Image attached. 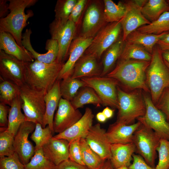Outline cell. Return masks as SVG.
I'll return each instance as SVG.
<instances>
[{
    "mask_svg": "<svg viewBox=\"0 0 169 169\" xmlns=\"http://www.w3.org/2000/svg\"><path fill=\"white\" fill-rule=\"evenodd\" d=\"M150 61L118 60L114 68L105 76L116 80L124 89H141L150 92L146 81V72Z\"/></svg>",
    "mask_w": 169,
    "mask_h": 169,
    "instance_id": "obj_1",
    "label": "cell"
},
{
    "mask_svg": "<svg viewBox=\"0 0 169 169\" xmlns=\"http://www.w3.org/2000/svg\"><path fill=\"white\" fill-rule=\"evenodd\" d=\"M9 13L0 19V32L10 33L15 38L19 46L25 49L22 43V32L27 26L28 19L33 16L32 10L25 12L26 8L32 6L37 0H9Z\"/></svg>",
    "mask_w": 169,
    "mask_h": 169,
    "instance_id": "obj_2",
    "label": "cell"
},
{
    "mask_svg": "<svg viewBox=\"0 0 169 169\" xmlns=\"http://www.w3.org/2000/svg\"><path fill=\"white\" fill-rule=\"evenodd\" d=\"M64 63L56 59L50 64L36 60L25 62L26 83L34 90L46 93L57 80Z\"/></svg>",
    "mask_w": 169,
    "mask_h": 169,
    "instance_id": "obj_3",
    "label": "cell"
},
{
    "mask_svg": "<svg viewBox=\"0 0 169 169\" xmlns=\"http://www.w3.org/2000/svg\"><path fill=\"white\" fill-rule=\"evenodd\" d=\"M142 90H124L117 86L119 108L117 121L130 125L145 115L146 108Z\"/></svg>",
    "mask_w": 169,
    "mask_h": 169,
    "instance_id": "obj_4",
    "label": "cell"
},
{
    "mask_svg": "<svg viewBox=\"0 0 169 169\" xmlns=\"http://www.w3.org/2000/svg\"><path fill=\"white\" fill-rule=\"evenodd\" d=\"M146 81L155 105L163 90L169 86V69L157 44L154 48L150 64L146 72Z\"/></svg>",
    "mask_w": 169,
    "mask_h": 169,
    "instance_id": "obj_5",
    "label": "cell"
},
{
    "mask_svg": "<svg viewBox=\"0 0 169 169\" xmlns=\"http://www.w3.org/2000/svg\"><path fill=\"white\" fill-rule=\"evenodd\" d=\"M21 108L25 121L42 126L45 111V93L34 90L26 83L20 87Z\"/></svg>",
    "mask_w": 169,
    "mask_h": 169,
    "instance_id": "obj_6",
    "label": "cell"
},
{
    "mask_svg": "<svg viewBox=\"0 0 169 169\" xmlns=\"http://www.w3.org/2000/svg\"><path fill=\"white\" fill-rule=\"evenodd\" d=\"M160 139L152 129L141 123L133 134L132 143L135 146L136 152L153 167H154Z\"/></svg>",
    "mask_w": 169,
    "mask_h": 169,
    "instance_id": "obj_7",
    "label": "cell"
},
{
    "mask_svg": "<svg viewBox=\"0 0 169 169\" xmlns=\"http://www.w3.org/2000/svg\"><path fill=\"white\" fill-rule=\"evenodd\" d=\"M80 79L86 86L95 90L102 100L103 105L118 109L117 87L119 84L116 80L106 76L84 77Z\"/></svg>",
    "mask_w": 169,
    "mask_h": 169,
    "instance_id": "obj_8",
    "label": "cell"
},
{
    "mask_svg": "<svg viewBox=\"0 0 169 169\" xmlns=\"http://www.w3.org/2000/svg\"><path fill=\"white\" fill-rule=\"evenodd\" d=\"M76 24L68 20L63 21L54 19L49 25L51 38L56 40L59 46L56 60L64 63L69 55V49L76 33Z\"/></svg>",
    "mask_w": 169,
    "mask_h": 169,
    "instance_id": "obj_9",
    "label": "cell"
},
{
    "mask_svg": "<svg viewBox=\"0 0 169 169\" xmlns=\"http://www.w3.org/2000/svg\"><path fill=\"white\" fill-rule=\"evenodd\" d=\"M122 29L120 20L106 25L94 36L84 53L92 54L100 59L103 53L119 38Z\"/></svg>",
    "mask_w": 169,
    "mask_h": 169,
    "instance_id": "obj_10",
    "label": "cell"
},
{
    "mask_svg": "<svg viewBox=\"0 0 169 169\" xmlns=\"http://www.w3.org/2000/svg\"><path fill=\"white\" fill-rule=\"evenodd\" d=\"M143 91L146 105L145 115L137 120L152 129L161 138L169 140V123L164 114L153 103L151 98Z\"/></svg>",
    "mask_w": 169,
    "mask_h": 169,
    "instance_id": "obj_11",
    "label": "cell"
},
{
    "mask_svg": "<svg viewBox=\"0 0 169 169\" xmlns=\"http://www.w3.org/2000/svg\"><path fill=\"white\" fill-rule=\"evenodd\" d=\"M147 1L129 0L123 1L126 12L120 21L123 30L122 38L124 41L132 32L142 26L151 23L145 18L141 12L142 8Z\"/></svg>",
    "mask_w": 169,
    "mask_h": 169,
    "instance_id": "obj_12",
    "label": "cell"
},
{
    "mask_svg": "<svg viewBox=\"0 0 169 169\" xmlns=\"http://www.w3.org/2000/svg\"><path fill=\"white\" fill-rule=\"evenodd\" d=\"M25 62L0 50V77L20 87L25 84Z\"/></svg>",
    "mask_w": 169,
    "mask_h": 169,
    "instance_id": "obj_13",
    "label": "cell"
},
{
    "mask_svg": "<svg viewBox=\"0 0 169 169\" xmlns=\"http://www.w3.org/2000/svg\"><path fill=\"white\" fill-rule=\"evenodd\" d=\"M36 124L25 121L21 125L14 137V147L22 163L27 164L34 155L35 147L28 139L30 134L34 131Z\"/></svg>",
    "mask_w": 169,
    "mask_h": 169,
    "instance_id": "obj_14",
    "label": "cell"
},
{
    "mask_svg": "<svg viewBox=\"0 0 169 169\" xmlns=\"http://www.w3.org/2000/svg\"><path fill=\"white\" fill-rule=\"evenodd\" d=\"M107 23L104 15V7L99 1H94L85 11L80 35L85 38L94 37Z\"/></svg>",
    "mask_w": 169,
    "mask_h": 169,
    "instance_id": "obj_15",
    "label": "cell"
},
{
    "mask_svg": "<svg viewBox=\"0 0 169 169\" xmlns=\"http://www.w3.org/2000/svg\"><path fill=\"white\" fill-rule=\"evenodd\" d=\"M82 116L78 109L73 107L70 101L61 98L54 117V132H62L78 121Z\"/></svg>",
    "mask_w": 169,
    "mask_h": 169,
    "instance_id": "obj_16",
    "label": "cell"
},
{
    "mask_svg": "<svg viewBox=\"0 0 169 169\" xmlns=\"http://www.w3.org/2000/svg\"><path fill=\"white\" fill-rule=\"evenodd\" d=\"M93 38L80 35L74 38L69 49V58L63 66L57 80H61L71 76L75 64L90 46Z\"/></svg>",
    "mask_w": 169,
    "mask_h": 169,
    "instance_id": "obj_17",
    "label": "cell"
},
{
    "mask_svg": "<svg viewBox=\"0 0 169 169\" xmlns=\"http://www.w3.org/2000/svg\"><path fill=\"white\" fill-rule=\"evenodd\" d=\"M106 131L98 123L93 125L84 138L88 146L104 160H110L111 144L106 136Z\"/></svg>",
    "mask_w": 169,
    "mask_h": 169,
    "instance_id": "obj_18",
    "label": "cell"
},
{
    "mask_svg": "<svg viewBox=\"0 0 169 169\" xmlns=\"http://www.w3.org/2000/svg\"><path fill=\"white\" fill-rule=\"evenodd\" d=\"M94 116L92 110L88 107L86 108L84 114L78 121L54 137L65 139L69 142L76 139L85 138L93 126Z\"/></svg>",
    "mask_w": 169,
    "mask_h": 169,
    "instance_id": "obj_19",
    "label": "cell"
},
{
    "mask_svg": "<svg viewBox=\"0 0 169 169\" xmlns=\"http://www.w3.org/2000/svg\"><path fill=\"white\" fill-rule=\"evenodd\" d=\"M69 142L52 136L42 147L46 157L56 166L69 159Z\"/></svg>",
    "mask_w": 169,
    "mask_h": 169,
    "instance_id": "obj_20",
    "label": "cell"
},
{
    "mask_svg": "<svg viewBox=\"0 0 169 169\" xmlns=\"http://www.w3.org/2000/svg\"><path fill=\"white\" fill-rule=\"evenodd\" d=\"M141 124L139 121L130 125L116 121L110 125L106 131L107 140L111 144L132 143L134 133Z\"/></svg>",
    "mask_w": 169,
    "mask_h": 169,
    "instance_id": "obj_21",
    "label": "cell"
},
{
    "mask_svg": "<svg viewBox=\"0 0 169 169\" xmlns=\"http://www.w3.org/2000/svg\"><path fill=\"white\" fill-rule=\"evenodd\" d=\"M94 55L84 53L75 64L71 77L81 79L101 76L102 69Z\"/></svg>",
    "mask_w": 169,
    "mask_h": 169,
    "instance_id": "obj_22",
    "label": "cell"
},
{
    "mask_svg": "<svg viewBox=\"0 0 169 169\" xmlns=\"http://www.w3.org/2000/svg\"><path fill=\"white\" fill-rule=\"evenodd\" d=\"M60 80H57L51 89L45 94V111L43 119V128L48 125L53 134L54 113L58 108L61 96L60 90Z\"/></svg>",
    "mask_w": 169,
    "mask_h": 169,
    "instance_id": "obj_23",
    "label": "cell"
},
{
    "mask_svg": "<svg viewBox=\"0 0 169 169\" xmlns=\"http://www.w3.org/2000/svg\"><path fill=\"white\" fill-rule=\"evenodd\" d=\"M111 156L109 160L114 169L122 166L128 167L133 160L132 156L136 152V147L133 143L111 144Z\"/></svg>",
    "mask_w": 169,
    "mask_h": 169,
    "instance_id": "obj_24",
    "label": "cell"
},
{
    "mask_svg": "<svg viewBox=\"0 0 169 169\" xmlns=\"http://www.w3.org/2000/svg\"><path fill=\"white\" fill-rule=\"evenodd\" d=\"M0 50L23 62L34 61L31 53L19 46L13 36L7 32H0Z\"/></svg>",
    "mask_w": 169,
    "mask_h": 169,
    "instance_id": "obj_25",
    "label": "cell"
},
{
    "mask_svg": "<svg viewBox=\"0 0 169 169\" xmlns=\"http://www.w3.org/2000/svg\"><path fill=\"white\" fill-rule=\"evenodd\" d=\"M167 32L155 34L142 33L136 30L128 35L125 42L140 45L152 54L155 46Z\"/></svg>",
    "mask_w": 169,
    "mask_h": 169,
    "instance_id": "obj_26",
    "label": "cell"
},
{
    "mask_svg": "<svg viewBox=\"0 0 169 169\" xmlns=\"http://www.w3.org/2000/svg\"><path fill=\"white\" fill-rule=\"evenodd\" d=\"M20 96L16 98L10 106L8 117V125L6 130L14 136L22 124L25 121V116L21 111Z\"/></svg>",
    "mask_w": 169,
    "mask_h": 169,
    "instance_id": "obj_27",
    "label": "cell"
},
{
    "mask_svg": "<svg viewBox=\"0 0 169 169\" xmlns=\"http://www.w3.org/2000/svg\"><path fill=\"white\" fill-rule=\"evenodd\" d=\"M125 42L122 38H119L105 51L102 63L103 68L101 76H105L111 70L122 53Z\"/></svg>",
    "mask_w": 169,
    "mask_h": 169,
    "instance_id": "obj_28",
    "label": "cell"
},
{
    "mask_svg": "<svg viewBox=\"0 0 169 169\" xmlns=\"http://www.w3.org/2000/svg\"><path fill=\"white\" fill-rule=\"evenodd\" d=\"M76 109L82 108L85 105L92 104L97 106L103 105V103L95 90L87 86L82 88L70 101Z\"/></svg>",
    "mask_w": 169,
    "mask_h": 169,
    "instance_id": "obj_29",
    "label": "cell"
},
{
    "mask_svg": "<svg viewBox=\"0 0 169 169\" xmlns=\"http://www.w3.org/2000/svg\"><path fill=\"white\" fill-rule=\"evenodd\" d=\"M169 11V5L166 0H149L142 7L143 15L151 22L157 20L164 13Z\"/></svg>",
    "mask_w": 169,
    "mask_h": 169,
    "instance_id": "obj_30",
    "label": "cell"
},
{
    "mask_svg": "<svg viewBox=\"0 0 169 169\" xmlns=\"http://www.w3.org/2000/svg\"><path fill=\"white\" fill-rule=\"evenodd\" d=\"M152 54L141 46L125 42V45L118 60H137L150 61Z\"/></svg>",
    "mask_w": 169,
    "mask_h": 169,
    "instance_id": "obj_31",
    "label": "cell"
},
{
    "mask_svg": "<svg viewBox=\"0 0 169 169\" xmlns=\"http://www.w3.org/2000/svg\"><path fill=\"white\" fill-rule=\"evenodd\" d=\"M104 15L107 23L120 21L124 16L126 9L123 1H119L117 4L111 0H104Z\"/></svg>",
    "mask_w": 169,
    "mask_h": 169,
    "instance_id": "obj_32",
    "label": "cell"
},
{
    "mask_svg": "<svg viewBox=\"0 0 169 169\" xmlns=\"http://www.w3.org/2000/svg\"><path fill=\"white\" fill-rule=\"evenodd\" d=\"M86 86L80 79L69 77L60 80V90L61 97L71 101L77 95L79 90Z\"/></svg>",
    "mask_w": 169,
    "mask_h": 169,
    "instance_id": "obj_33",
    "label": "cell"
},
{
    "mask_svg": "<svg viewBox=\"0 0 169 169\" xmlns=\"http://www.w3.org/2000/svg\"><path fill=\"white\" fill-rule=\"evenodd\" d=\"M80 141L82 158L85 165L89 169H99L106 160L102 159L90 148L84 138L81 139Z\"/></svg>",
    "mask_w": 169,
    "mask_h": 169,
    "instance_id": "obj_34",
    "label": "cell"
},
{
    "mask_svg": "<svg viewBox=\"0 0 169 169\" xmlns=\"http://www.w3.org/2000/svg\"><path fill=\"white\" fill-rule=\"evenodd\" d=\"M136 30L142 33L155 34L169 32V11L164 13L150 24L142 26Z\"/></svg>",
    "mask_w": 169,
    "mask_h": 169,
    "instance_id": "obj_35",
    "label": "cell"
},
{
    "mask_svg": "<svg viewBox=\"0 0 169 169\" xmlns=\"http://www.w3.org/2000/svg\"><path fill=\"white\" fill-rule=\"evenodd\" d=\"M20 93L19 87L0 77V102L10 106Z\"/></svg>",
    "mask_w": 169,
    "mask_h": 169,
    "instance_id": "obj_36",
    "label": "cell"
},
{
    "mask_svg": "<svg viewBox=\"0 0 169 169\" xmlns=\"http://www.w3.org/2000/svg\"><path fill=\"white\" fill-rule=\"evenodd\" d=\"M56 166L45 156L42 148L35 151L24 169H57Z\"/></svg>",
    "mask_w": 169,
    "mask_h": 169,
    "instance_id": "obj_37",
    "label": "cell"
},
{
    "mask_svg": "<svg viewBox=\"0 0 169 169\" xmlns=\"http://www.w3.org/2000/svg\"><path fill=\"white\" fill-rule=\"evenodd\" d=\"M53 134L48 125L43 128L40 124H36L35 129L30 137L35 143V151L41 148L53 136Z\"/></svg>",
    "mask_w": 169,
    "mask_h": 169,
    "instance_id": "obj_38",
    "label": "cell"
},
{
    "mask_svg": "<svg viewBox=\"0 0 169 169\" xmlns=\"http://www.w3.org/2000/svg\"><path fill=\"white\" fill-rule=\"evenodd\" d=\"M77 0H58L54 9L55 19L63 21L68 20Z\"/></svg>",
    "mask_w": 169,
    "mask_h": 169,
    "instance_id": "obj_39",
    "label": "cell"
},
{
    "mask_svg": "<svg viewBox=\"0 0 169 169\" xmlns=\"http://www.w3.org/2000/svg\"><path fill=\"white\" fill-rule=\"evenodd\" d=\"M6 129L0 133V157L9 156L15 152L13 145L14 136Z\"/></svg>",
    "mask_w": 169,
    "mask_h": 169,
    "instance_id": "obj_40",
    "label": "cell"
},
{
    "mask_svg": "<svg viewBox=\"0 0 169 169\" xmlns=\"http://www.w3.org/2000/svg\"><path fill=\"white\" fill-rule=\"evenodd\" d=\"M157 151L158 153L159 161L156 169H169V140L161 139Z\"/></svg>",
    "mask_w": 169,
    "mask_h": 169,
    "instance_id": "obj_41",
    "label": "cell"
},
{
    "mask_svg": "<svg viewBox=\"0 0 169 169\" xmlns=\"http://www.w3.org/2000/svg\"><path fill=\"white\" fill-rule=\"evenodd\" d=\"M0 169H24V165L15 152L12 155L0 157Z\"/></svg>",
    "mask_w": 169,
    "mask_h": 169,
    "instance_id": "obj_42",
    "label": "cell"
},
{
    "mask_svg": "<svg viewBox=\"0 0 169 169\" xmlns=\"http://www.w3.org/2000/svg\"><path fill=\"white\" fill-rule=\"evenodd\" d=\"M80 139L69 142V159L79 164L85 165L83 160Z\"/></svg>",
    "mask_w": 169,
    "mask_h": 169,
    "instance_id": "obj_43",
    "label": "cell"
},
{
    "mask_svg": "<svg viewBox=\"0 0 169 169\" xmlns=\"http://www.w3.org/2000/svg\"><path fill=\"white\" fill-rule=\"evenodd\" d=\"M155 105L164 114L169 123V86L163 90Z\"/></svg>",
    "mask_w": 169,
    "mask_h": 169,
    "instance_id": "obj_44",
    "label": "cell"
},
{
    "mask_svg": "<svg viewBox=\"0 0 169 169\" xmlns=\"http://www.w3.org/2000/svg\"><path fill=\"white\" fill-rule=\"evenodd\" d=\"M87 2L88 1L86 0H78L69 16V19L73 22L76 25L79 21Z\"/></svg>",
    "mask_w": 169,
    "mask_h": 169,
    "instance_id": "obj_45",
    "label": "cell"
},
{
    "mask_svg": "<svg viewBox=\"0 0 169 169\" xmlns=\"http://www.w3.org/2000/svg\"><path fill=\"white\" fill-rule=\"evenodd\" d=\"M132 157L133 161L128 169H156L148 164L140 155L133 154Z\"/></svg>",
    "mask_w": 169,
    "mask_h": 169,
    "instance_id": "obj_46",
    "label": "cell"
},
{
    "mask_svg": "<svg viewBox=\"0 0 169 169\" xmlns=\"http://www.w3.org/2000/svg\"><path fill=\"white\" fill-rule=\"evenodd\" d=\"M10 108L8 105L0 102V125L1 127L6 128L8 126V115Z\"/></svg>",
    "mask_w": 169,
    "mask_h": 169,
    "instance_id": "obj_47",
    "label": "cell"
},
{
    "mask_svg": "<svg viewBox=\"0 0 169 169\" xmlns=\"http://www.w3.org/2000/svg\"><path fill=\"white\" fill-rule=\"evenodd\" d=\"M57 169H89L85 165H82L69 159L57 166Z\"/></svg>",
    "mask_w": 169,
    "mask_h": 169,
    "instance_id": "obj_48",
    "label": "cell"
},
{
    "mask_svg": "<svg viewBox=\"0 0 169 169\" xmlns=\"http://www.w3.org/2000/svg\"><path fill=\"white\" fill-rule=\"evenodd\" d=\"M157 45L161 51L169 49V32H167L158 42Z\"/></svg>",
    "mask_w": 169,
    "mask_h": 169,
    "instance_id": "obj_49",
    "label": "cell"
},
{
    "mask_svg": "<svg viewBox=\"0 0 169 169\" xmlns=\"http://www.w3.org/2000/svg\"><path fill=\"white\" fill-rule=\"evenodd\" d=\"M8 0H0V17L2 18L6 17L8 14L9 9Z\"/></svg>",
    "mask_w": 169,
    "mask_h": 169,
    "instance_id": "obj_50",
    "label": "cell"
},
{
    "mask_svg": "<svg viewBox=\"0 0 169 169\" xmlns=\"http://www.w3.org/2000/svg\"><path fill=\"white\" fill-rule=\"evenodd\" d=\"M102 112L107 119H108L112 117L114 110L110 109L108 107H106L103 109Z\"/></svg>",
    "mask_w": 169,
    "mask_h": 169,
    "instance_id": "obj_51",
    "label": "cell"
},
{
    "mask_svg": "<svg viewBox=\"0 0 169 169\" xmlns=\"http://www.w3.org/2000/svg\"><path fill=\"white\" fill-rule=\"evenodd\" d=\"M96 118L97 120L100 122H104L107 119L102 112H100L97 113L96 115Z\"/></svg>",
    "mask_w": 169,
    "mask_h": 169,
    "instance_id": "obj_52",
    "label": "cell"
},
{
    "mask_svg": "<svg viewBox=\"0 0 169 169\" xmlns=\"http://www.w3.org/2000/svg\"><path fill=\"white\" fill-rule=\"evenodd\" d=\"M99 169H114L109 160H106L102 166Z\"/></svg>",
    "mask_w": 169,
    "mask_h": 169,
    "instance_id": "obj_53",
    "label": "cell"
},
{
    "mask_svg": "<svg viewBox=\"0 0 169 169\" xmlns=\"http://www.w3.org/2000/svg\"><path fill=\"white\" fill-rule=\"evenodd\" d=\"M161 53L164 60L169 63V49L161 51Z\"/></svg>",
    "mask_w": 169,
    "mask_h": 169,
    "instance_id": "obj_54",
    "label": "cell"
},
{
    "mask_svg": "<svg viewBox=\"0 0 169 169\" xmlns=\"http://www.w3.org/2000/svg\"><path fill=\"white\" fill-rule=\"evenodd\" d=\"M114 169H128V167H127L124 166L121 167H120L117 168H116V169L114 168Z\"/></svg>",
    "mask_w": 169,
    "mask_h": 169,
    "instance_id": "obj_55",
    "label": "cell"
},
{
    "mask_svg": "<svg viewBox=\"0 0 169 169\" xmlns=\"http://www.w3.org/2000/svg\"><path fill=\"white\" fill-rule=\"evenodd\" d=\"M165 62L168 67V68L169 69V63H168L166 61L164 60Z\"/></svg>",
    "mask_w": 169,
    "mask_h": 169,
    "instance_id": "obj_56",
    "label": "cell"
},
{
    "mask_svg": "<svg viewBox=\"0 0 169 169\" xmlns=\"http://www.w3.org/2000/svg\"><path fill=\"white\" fill-rule=\"evenodd\" d=\"M166 1H167V3H168V4L169 5V0H166Z\"/></svg>",
    "mask_w": 169,
    "mask_h": 169,
    "instance_id": "obj_57",
    "label": "cell"
},
{
    "mask_svg": "<svg viewBox=\"0 0 169 169\" xmlns=\"http://www.w3.org/2000/svg\"></svg>",
    "mask_w": 169,
    "mask_h": 169,
    "instance_id": "obj_58",
    "label": "cell"
}]
</instances>
